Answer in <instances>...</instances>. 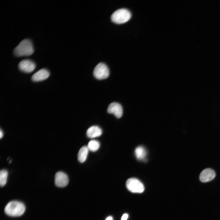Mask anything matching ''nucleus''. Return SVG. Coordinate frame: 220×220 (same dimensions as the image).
<instances>
[{"instance_id":"nucleus-1","label":"nucleus","mask_w":220,"mask_h":220,"mask_svg":"<svg viewBox=\"0 0 220 220\" xmlns=\"http://www.w3.org/2000/svg\"><path fill=\"white\" fill-rule=\"evenodd\" d=\"M25 210V206L23 203L17 201H12L6 204L4 211L9 216L18 217L22 215Z\"/></svg>"},{"instance_id":"nucleus-2","label":"nucleus","mask_w":220,"mask_h":220,"mask_svg":"<svg viewBox=\"0 0 220 220\" xmlns=\"http://www.w3.org/2000/svg\"><path fill=\"white\" fill-rule=\"evenodd\" d=\"M34 52V49L31 41L25 39L22 40L14 50V53L16 56H29Z\"/></svg>"},{"instance_id":"nucleus-3","label":"nucleus","mask_w":220,"mask_h":220,"mask_svg":"<svg viewBox=\"0 0 220 220\" xmlns=\"http://www.w3.org/2000/svg\"><path fill=\"white\" fill-rule=\"evenodd\" d=\"M131 14L127 9L122 8L115 11L111 16L112 22L117 24H123L128 21L131 18Z\"/></svg>"},{"instance_id":"nucleus-4","label":"nucleus","mask_w":220,"mask_h":220,"mask_svg":"<svg viewBox=\"0 0 220 220\" xmlns=\"http://www.w3.org/2000/svg\"><path fill=\"white\" fill-rule=\"evenodd\" d=\"M127 188L133 193H142L145 189L143 184L138 179L131 178L128 179L126 182Z\"/></svg>"},{"instance_id":"nucleus-5","label":"nucleus","mask_w":220,"mask_h":220,"mask_svg":"<svg viewBox=\"0 0 220 220\" xmlns=\"http://www.w3.org/2000/svg\"><path fill=\"white\" fill-rule=\"evenodd\" d=\"M93 75L94 77L98 79H105L107 78L109 75V70L105 64L103 63H100L94 68Z\"/></svg>"},{"instance_id":"nucleus-6","label":"nucleus","mask_w":220,"mask_h":220,"mask_svg":"<svg viewBox=\"0 0 220 220\" xmlns=\"http://www.w3.org/2000/svg\"><path fill=\"white\" fill-rule=\"evenodd\" d=\"M68 182V175L64 173L59 171L55 174V183L56 186L59 187H65L67 185Z\"/></svg>"},{"instance_id":"nucleus-7","label":"nucleus","mask_w":220,"mask_h":220,"mask_svg":"<svg viewBox=\"0 0 220 220\" xmlns=\"http://www.w3.org/2000/svg\"><path fill=\"white\" fill-rule=\"evenodd\" d=\"M35 67V63L30 59L23 60L18 64V68L20 71L28 73L32 72Z\"/></svg>"},{"instance_id":"nucleus-8","label":"nucleus","mask_w":220,"mask_h":220,"mask_svg":"<svg viewBox=\"0 0 220 220\" xmlns=\"http://www.w3.org/2000/svg\"><path fill=\"white\" fill-rule=\"evenodd\" d=\"M107 112L109 113L113 114L116 117L119 118L123 115V108L119 103L113 102L110 103L108 105Z\"/></svg>"},{"instance_id":"nucleus-9","label":"nucleus","mask_w":220,"mask_h":220,"mask_svg":"<svg viewBox=\"0 0 220 220\" xmlns=\"http://www.w3.org/2000/svg\"><path fill=\"white\" fill-rule=\"evenodd\" d=\"M215 175V173L213 169L209 168H206L201 172L199 178L201 182H206L213 179Z\"/></svg>"},{"instance_id":"nucleus-10","label":"nucleus","mask_w":220,"mask_h":220,"mask_svg":"<svg viewBox=\"0 0 220 220\" xmlns=\"http://www.w3.org/2000/svg\"><path fill=\"white\" fill-rule=\"evenodd\" d=\"M50 75V72L47 69L42 68L35 73L32 76L31 79L35 82L42 81L47 79Z\"/></svg>"},{"instance_id":"nucleus-11","label":"nucleus","mask_w":220,"mask_h":220,"mask_svg":"<svg viewBox=\"0 0 220 220\" xmlns=\"http://www.w3.org/2000/svg\"><path fill=\"white\" fill-rule=\"evenodd\" d=\"M101 129L97 126H93L89 127L86 131L87 137L89 138H94L100 136L102 134Z\"/></svg>"},{"instance_id":"nucleus-12","label":"nucleus","mask_w":220,"mask_h":220,"mask_svg":"<svg viewBox=\"0 0 220 220\" xmlns=\"http://www.w3.org/2000/svg\"><path fill=\"white\" fill-rule=\"evenodd\" d=\"M89 150L87 147L86 146H82L80 149L78 154V159L80 163H83L86 161Z\"/></svg>"},{"instance_id":"nucleus-13","label":"nucleus","mask_w":220,"mask_h":220,"mask_svg":"<svg viewBox=\"0 0 220 220\" xmlns=\"http://www.w3.org/2000/svg\"><path fill=\"white\" fill-rule=\"evenodd\" d=\"M134 153L137 159L140 160L144 159L146 155V152L145 148L141 146L136 148Z\"/></svg>"},{"instance_id":"nucleus-14","label":"nucleus","mask_w":220,"mask_h":220,"mask_svg":"<svg viewBox=\"0 0 220 220\" xmlns=\"http://www.w3.org/2000/svg\"><path fill=\"white\" fill-rule=\"evenodd\" d=\"M100 146V144L99 141L94 140L90 141L87 146L89 150L93 152L98 150Z\"/></svg>"},{"instance_id":"nucleus-15","label":"nucleus","mask_w":220,"mask_h":220,"mask_svg":"<svg viewBox=\"0 0 220 220\" xmlns=\"http://www.w3.org/2000/svg\"><path fill=\"white\" fill-rule=\"evenodd\" d=\"M8 175V171L4 169L0 172V185L1 187L4 186L6 183Z\"/></svg>"},{"instance_id":"nucleus-16","label":"nucleus","mask_w":220,"mask_h":220,"mask_svg":"<svg viewBox=\"0 0 220 220\" xmlns=\"http://www.w3.org/2000/svg\"><path fill=\"white\" fill-rule=\"evenodd\" d=\"M128 218V215L127 214H124L122 216L121 220H127Z\"/></svg>"},{"instance_id":"nucleus-17","label":"nucleus","mask_w":220,"mask_h":220,"mask_svg":"<svg viewBox=\"0 0 220 220\" xmlns=\"http://www.w3.org/2000/svg\"><path fill=\"white\" fill-rule=\"evenodd\" d=\"M3 135V132L1 130V129H0V138H1Z\"/></svg>"},{"instance_id":"nucleus-18","label":"nucleus","mask_w":220,"mask_h":220,"mask_svg":"<svg viewBox=\"0 0 220 220\" xmlns=\"http://www.w3.org/2000/svg\"><path fill=\"white\" fill-rule=\"evenodd\" d=\"M105 220H113L112 217L111 216H109Z\"/></svg>"}]
</instances>
